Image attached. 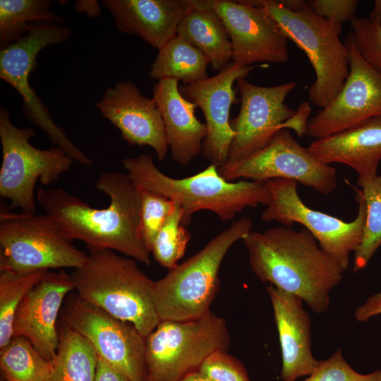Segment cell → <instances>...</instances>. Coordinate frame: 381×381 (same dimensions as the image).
<instances>
[{"label":"cell","instance_id":"1","mask_svg":"<svg viewBox=\"0 0 381 381\" xmlns=\"http://www.w3.org/2000/svg\"><path fill=\"white\" fill-rule=\"evenodd\" d=\"M95 187L109 198L97 209L60 188H39L36 200L71 239L87 248L108 249L148 266L150 253L140 235V197L127 174L102 173Z\"/></svg>","mask_w":381,"mask_h":381},{"label":"cell","instance_id":"2","mask_svg":"<svg viewBox=\"0 0 381 381\" xmlns=\"http://www.w3.org/2000/svg\"><path fill=\"white\" fill-rule=\"evenodd\" d=\"M242 241L250 267L262 282L298 296L316 313L328 310L329 293L344 270L307 229L251 231Z\"/></svg>","mask_w":381,"mask_h":381},{"label":"cell","instance_id":"3","mask_svg":"<svg viewBox=\"0 0 381 381\" xmlns=\"http://www.w3.org/2000/svg\"><path fill=\"white\" fill-rule=\"evenodd\" d=\"M122 164L137 187L164 196L180 205L184 226L190 224L193 215L200 210L211 211L222 221H229L247 207L267 206L271 200L265 182L228 181L219 175L218 167L213 164L193 176L180 179L161 171L150 155L127 157Z\"/></svg>","mask_w":381,"mask_h":381},{"label":"cell","instance_id":"4","mask_svg":"<svg viewBox=\"0 0 381 381\" xmlns=\"http://www.w3.org/2000/svg\"><path fill=\"white\" fill-rule=\"evenodd\" d=\"M88 260L71 274L84 301L133 324L146 337L160 322L154 282L131 258L108 249L87 248Z\"/></svg>","mask_w":381,"mask_h":381},{"label":"cell","instance_id":"5","mask_svg":"<svg viewBox=\"0 0 381 381\" xmlns=\"http://www.w3.org/2000/svg\"><path fill=\"white\" fill-rule=\"evenodd\" d=\"M243 217L213 237L200 251L154 282L152 298L161 320L187 321L210 310L219 290L221 264L231 247L252 231Z\"/></svg>","mask_w":381,"mask_h":381},{"label":"cell","instance_id":"6","mask_svg":"<svg viewBox=\"0 0 381 381\" xmlns=\"http://www.w3.org/2000/svg\"><path fill=\"white\" fill-rule=\"evenodd\" d=\"M275 20L282 33L307 55L315 73L308 97L315 106L325 108L339 94L349 73L348 52L339 35L341 24L328 20L306 4L298 10L284 7L280 1L253 0Z\"/></svg>","mask_w":381,"mask_h":381},{"label":"cell","instance_id":"7","mask_svg":"<svg viewBox=\"0 0 381 381\" xmlns=\"http://www.w3.org/2000/svg\"><path fill=\"white\" fill-rule=\"evenodd\" d=\"M48 214L0 211V272L76 269L88 260Z\"/></svg>","mask_w":381,"mask_h":381},{"label":"cell","instance_id":"8","mask_svg":"<svg viewBox=\"0 0 381 381\" xmlns=\"http://www.w3.org/2000/svg\"><path fill=\"white\" fill-rule=\"evenodd\" d=\"M229 346L224 319L211 310L192 320H161L145 337L146 380L179 381Z\"/></svg>","mask_w":381,"mask_h":381},{"label":"cell","instance_id":"9","mask_svg":"<svg viewBox=\"0 0 381 381\" xmlns=\"http://www.w3.org/2000/svg\"><path fill=\"white\" fill-rule=\"evenodd\" d=\"M35 135L32 128L15 126L7 109L1 106L0 195L11 201V207L28 213H35L37 181L44 186L55 183L73 162L60 147L42 150L34 147L30 140Z\"/></svg>","mask_w":381,"mask_h":381},{"label":"cell","instance_id":"10","mask_svg":"<svg viewBox=\"0 0 381 381\" xmlns=\"http://www.w3.org/2000/svg\"><path fill=\"white\" fill-rule=\"evenodd\" d=\"M71 32L66 25L46 22L32 23L25 37L1 48L0 78L21 96L23 114L28 121L38 126L54 145L62 149L73 162L91 167V159L54 122L29 80L31 73L37 67V56L40 52L47 46L68 40Z\"/></svg>","mask_w":381,"mask_h":381},{"label":"cell","instance_id":"11","mask_svg":"<svg viewBox=\"0 0 381 381\" xmlns=\"http://www.w3.org/2000/svg\"><path fill=\"white\" fill-rule=\"evenodd\" d=\"M265 183L271 200L262 211L261 219L287 226L294 223L303 225L320 247L346 270L350 254L357 249L363 236L366 206L361 190L356 189L358 214L353 221L346 222L306 205L298 194V183L294 180L277 178Z\"/></svg>","mask_w":381,"mask_h":381},{"label":"cell","instance_id":"12","mask_svg":"<svg viewBox=\"0 0 381 381\" xmlns=\"http://www.w3.org/2000/svg\"><path fill=\"white\" fill-rule=\"evenodd\" d=\"M61 323L83 337L97 356L131 381H146L145 337L131 322L82 299L68 296Z\"/></svg>","mask_w":381,"mask_h":381},{"label":"cell","instance_id":"13","mask_svg":"<svg viewBox=\"0 0 381 381\" xmlns=\"http://www.w3.org/2000/svg\"><path fill=\"white\" fill-rule=\"evenodd\" d=\"M218 172L228 181L292 179L322 194L330 193L337 184L336 170L317 161L287 129L279 131L260 150L227 161L218 167Z\"/></svg>","mask_w":381,"mask_h":381},{"label":"cell","instance_id":"14","mask_svg":"<svg viewBox=\"0 0 381 381\" xmlns=\"http://www.w3.org/2000/svg\"><path fill=\"white\" fill-rule=\"evenodd\" d=\"M345 44L349 73L335 98L308 121L306 134L315 139L381 116V71L361 56L351 32L346 37Z\"/></svg>","mask_w":381,"mask_h":381},{"label":"cell","instance_id":"15","mask_svg":"<svg viewBox=\"0 0 381 381\" xmlns=\"http://www.w3.org/2000/svg\"><path fill=\"white\" fill-rule=\"evenodd\" d=\"M236 82L241 107L237 116L230 120L235 135L228 161L243 159L264 147L296 112L284 102L296 88V82L267 87L256 85L246 78Z\"/></svg>","mask_w":381,"mask_h":381},{"label":"cell","instance_id":"16","mask_svg":"<svg viewBox=\"0 0 381 381\" xmlns=\"http://www.w3.org/2000/svg\"><path fill=\"white\" fill-rule=\"evenodd\" d=\"M232 44V62L242 66L256 63L282 64L289 59L288 38L266 10L248 1L210 0Z\"/></svg>","mask_w":381,"mask_h":381},{"label":"cell","instance_id":"17","mask_svg":"<svg viewBox=\"0 0 381 381\" xmlns=\"http://www.w3.org/2000/svg\"><path fill=\"white\" fill-rule=\"evenodd\" d=\"M253 66L229 63L212 77L179 87L182 95L200 108L207 127L202 155L218 167L229 159L235 133L230 126V109L236 102L233 86L239 79L246 78Z\"/></svg>","mask_w":381,"mask_h":381},{"label":"cell","instance_id":"18","mask_svg":"<svg viewBox=\"0 0 381 381\" xmlns=\"http://www.w3.org/2000/svg\"><path fill=\"white\" fill-rule=\"evenodd\" d=\"M95 106L127 143L151 147L158 160L164 161L169 146L162 115L153 98L144 96L135 83L119 81L105 90Z\"/></svg>","mask_w":381,"mask_h":381},{"label":"cell","instance_id":"19","mask_svg":"<svg viewBox=\"0 0 381 381\" xmlns=\"http://www.w3.org/2000/svg\"><path fill=\"white\" fill-rule=\"evenodd\" d=\"M74 290L71 275L64 270L47 271L18 307L13 337H24L48 361L59 344L57 318L67 295Z\"/></svg>","mask_w":381,"mask_h":381},{"label":"cell","instance_id":"20","mask_svg":"<svg viewBox=\"0 0 381 381\" xmlns=\"http://www.w3.org/2000/svg\"><path fill=\"white\" fill-rule=\"evenodd\" d=\"M282 353L281 378L296 381L310 375L320 361L311 351V320L298 296L283 291L272 285L267 287Z\"/></svg>","mask_w":381,"mask_h":381},{"label":"cell","instance_id":"21","mask_svg":"<svg viewBox=\"0 0 381 381\" xmlns=\"http://www.w3.org/2000/svg\"><path fill=\"white\" fill-rule=\"evenodd\" d=\"M102 4L119 32L158 50L176 35L181 20L194 8L192 0H103Z\"/></svg>","mask_w":381,"mask_h":381},{"label":"cell","instance_id":"22","mask_svg":"<svg viewBox=\"0 0 381 381\" xmlns=\"http://www.w3.org/2000/svg\"><path fill=\"white\" fill-rule=\"evenodd\" d=\"M152 95L164 121L172 159L186 167L202 153L206 125L195 116L197 105L181 93L178 80H158L153 86Z\"/></svg>","mask_w":381,"mask_h":381},{"label":"cell","instance_id":"23","mask_svg":"<svg viewBox=\"0 0 381 381\" xmlns=\"http://www.w3.org/2000/svg\"><path fill=\"white\" fill-rule=\"evenodd\" d=\"M307 149L323 164H344L354 169L358 179H374L381 160V116L315 139Z\"/></svg>","mask_w":381,"mask_h":381},{"label":"cell","instance_id":"24","mask_svg":"<svg viewBox=\"0 0 381 381\" xmlns=\"http://www.w3.org/2000/svg\"><path fill=\"white\" fill-rule=\"evenodd\" d=\"M176 35L202 52L214 71L219 72L232 61L229 35L212 8H192L181 20Z\"/></svg>","mask_w":381,"mask_h":381},{"label":"cell","instance_id":"25","mask_svg":"<svg viewBox=\"0 0 381 381\" xmlns=\"http://www.w3.org/2000/svg\"><path fill=\"white\" fill-rule=\"evenodd\" d=\"M158 51L149 71L150 78H174L188 85L208 78L209 60L181 37L176 35Z\"/></svg>","mask_w":381,"mask_h":381},{"label":"cell","instance_id":"26","mask_svg":"<svg viewBox=\"0 0 381 381\" xmlns=\"http://www.w3.org/2000/svg\"><path fill=\"white\" fill-rule=\"evenodd\" d=\"M59 344L46 381H95L98 356L80 334L61 324Z\"/></svg>","mask_w":381,"mask_h":381},{"label":"cell","instance_id":"27","mask_svg":"<svg viewBox=\"0 0 381 381\" xmlns=\"http://www.w3.org/2000/svg\"><path fill=\"white\" fill-rule=\"evenodd\" d=\"M50 0H1L0 47L25 37L32 28L30 22L65 25L66 20L50 9Z\"/></svg>","mask_w":381,"mask_h":381},{"label":"cell","instance_id":"28","mask_svg":"<svg viewBox=\"0 0 381 381\" xmlns=\"http://www.w3.org/2000/svg\"><path fill=\"white\" fill-rule=\"evenodd\" d=\"M0 368L6 381H46L53 361L46 359L24 337H13L0 349Z\"/></svg>","mask_w":381,"mask_h":381},{"label":"cell","instance_id":"29","mask_svg":"<svg viewBox=\"0 0 381 381\" xmlns=\"http://www.w3.org/2000/svg\"><path fill=\"white\" fill-rule=\"evenodd\" d=\"M366 206V217L361 241L354 251L353 271L365 268L381 246V176L372 179H358Z\"/></svg>","mask_w":381,"mask_h":381},{"label":"cell","instance_id":"30","mask_svg":"<svg viewBox=\"0 0 381 381\" xmlns=\"http://www.w3.org/2000/svg\"><path fill=\"white\" fill-rule=\"evenodd\" d=\"M46 272H0V349L13 337V319L20 302Z\"/></svg>","mask_w":381,"mask_h":381},{"label":"cell","instance_id":"31","mask_svg":"<svg viewBox=\"0 0 381 381\" xmlns=\"http://www.w3.org/2000/svg\"><path fill=\"white\" fill-rule=\"evenodd\" d=\"M182 209L174 202L173 209L156 236L150 253L162 267L171 270L185 254L190 233L181 224Z\"/></svg>","mask_w":381,"mask_h":381},{"label":"cell","instance_id":"32","mask_svg":"<svg viewBox=\"0 0 381 381\" xmlns=\"http://www.w3.org/2000/svg\"><path fill=\"white\" fill-rule=\"evenodd\" d=\"M138 189L140 197V235L144 245L150 253L156 236L173 209L174 202L150 190Z\"/></svg>","mask_w":381,"mask_h":381},{"label":"cell","instance_id":"33","mask_svg":"<svg viewBox=\"0 0 381 381\" xmlns=\"http://www.w3.org/2000/svg\"><path fill=\"white\" fill-rule=\"evenodd\" d=\"M350 22L358 52L368 64L381 71V25L363 17L355 16Z\"/></svg>","mask_w":381,"mask_h":381},{"label":"cell","instance_id":"34","mask_svg":"<svg viewBox=\"0 0 381 381\" xmlns=\"http://www.w3.org/2000/svg\"><path fill=\"white\" fill-rule=\"evenodd\" d=\"M303 381H381V370L359 373L346 362L339 349L327 359L320 361L318 368Z\"/></svg>","mask_w":381,"mask_h":381},{"label":"cell","instance_id":"35","mask_svg":"<svg viewBox=\"0 0 381 381\" xmlns=\"http://www.w3.org/2000/svg\"><path fill=\"white\" fill-rule=\"evenodd\" d=\"M199 370L214 381H251L244 365L225 351L212 353Z\"/></svg>","mask_w":381,"mask_h":381},{"label":"cell","instance_id":"36","mask_svg":"<svg viewBox=\"0 0 381 381\" xmlns=\"http://www.w3.org/2000/svg\"><path fill=\"white\" fill-rule=\"evenodd\" d=\"M358 1L356 0H310L307 4L317 15L341 24L355 17Z\"/></svg>","mask_w":381,"mask_h":381},{"label":"cell","instance_id":"37","mask_svg":"<svg viewBox=\"0 0 381 381\" xmlns=\"http://www.w3.org/2000/svg\"><path fill=\"white\" fill-rule=\"evenodd\" d=\"M310 113V104L308 102H302L296 110L295 114L282 125V129L291 128L299 137L306 134L308 117Z\"/></svg>","mask_w":381,"mask_h":381},{"label":"cell","instance_id":"38","mask_svg":"<svg viewBox=\"0 0 381 381\" xmlns=\"http://www.w3.org/2000/svg\"><path fill=\"white\" fill-rule=\"evenodd\" d=\"M381 314V291L373 294L358 306L354 312V318L358 322H366L371 318Z\"/></svg>","mask_w":381,"mask_h":381},{"label":"cell","instance_id":"39","mask_svg":"<svg viewBox=\"0 0 381 381\" xmlns=\"http://www.w3.org/2000/svg\"><path fill=\"white\" fill-rule=\"evenodd\" d=\"M95 381H131L122 374L112 368L101 358H97ZM147 381V380H146Z\"/></svg>","mask_w":381,"mask_h":381},{"label":"cell","instance_id":"40","mask_svg":"<svg viewBox=\"0 0 381 381\" xmlns=\"http://www.w3.org/2000/svg\"><path fill=\"white\" fill-rule=\"evenodd\" d=\"M74 9L78 13H84L90 18L101 15V8L97 0H78L74 3Z\"/></svg>","mask_w":381,"mask_h":381},{"label":"cell","instance_id":"41","mask_svg":"<svg viewBox=\"0 0 381 381\" xmlns=\"http://www.w3.org/2000/svg\"><path fill=\"white\" fill-rule=\"evenodd\" d=\"M179 381H214L211 377L201 372L200 370H195L188 373Z\"/></svg>","mask_w":381,"mask_h":381},{"label":"cell","instance_id":"42","mask_svg":"<svg viewBox=\"0 0 381 381\" xmlns=\"http://www.w3.org/2000/svg\"><path fill=\"white\" fill-rule=\"evenodd\" d=\"M368 18L381 25V0L375 1L373 9Z\"/></svg>","mask_w":381,"mask_h":381}]
</instances>
